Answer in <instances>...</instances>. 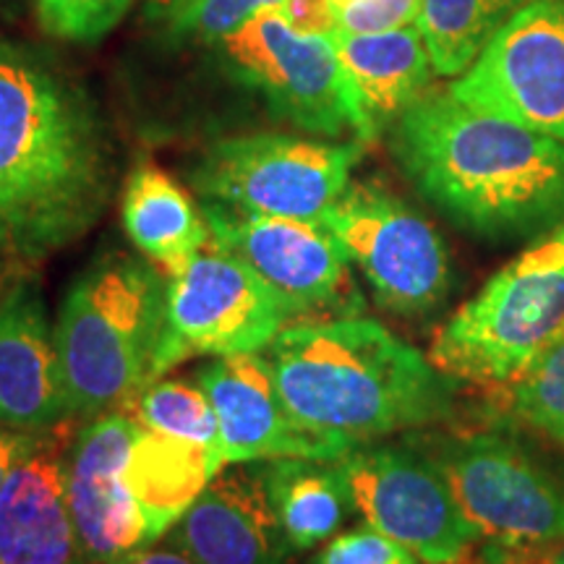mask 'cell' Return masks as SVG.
Here are the masks:
<instances>
[{"label": "cell", "mask_w": 564, "mask_h": 564, "mask_svg": "<svg viewBox=\"0 0 564 564\" xmlns=\"http://www.w3.org/2000/svg\"><path fill=\"white\" fill-rule=\"evenodd\" d=\"M110 188V144L84 89L0 37V262L32 270L68 249Z\"/></svg>", "instance_id": "1"}, {"label": "cell", "mask_w": 564, "mask_h": 564, "mask_svg": "<svg viewBox=\"0 0 564 564\" xmlns=\"http://www.w3.org/2000/svg\"><path fill=\"white\" fill-rule=\"evenodd\" d=\"M392 152L408 181L478 238L512 241L564 225L562 141L449 89H429L392 123Z\"/></svg>", "instance_id": "2"}, {"label": "cell", "mask_w": 564, "mask_h": 564, "mask_svg": "<svg viewBox=\"0 0 564 564\" xmlns=\"http://www.w3.org/2000/svg\"><path fill=\"white\" fill-rule=\"evenodd\" d=\"M264 358L295 419L352 447L453 413V379L364 316L291 324Z\"/></svg>", "instance_id": "3"}, {"label": "cell", "mask_w": 564, "mask_h": 564, "mask_svg": "<svg viewBox=\"0 0 564 564\" xmlns=\"http://www.w3.org/2000/svg\"><path fill=\"white\" fill-rule=\"evenodd\" d=\"M167 282L147 259L110 253L70 282L55 319L68 419L129 408L152 384Z\"/></svg>", "instance_id": "4"}, {"label": "cell", "mask_w": 564, "mask_h": 564, "mask_svg": "<svg viewBox=\"0 0 564 564\" xmlns=\"http://www.w3.org/2000/svg\"><path fill=\"white\" fill-rule=\"evenodd\" d=\"M564 340V225L497 270L436 333L429 361L453 382L505 387Z\"/></svg>", "instance_id": "5"}, {"label": "cell", "mask_w": 564, "mask_h": 564, "mask_svg": "<svg viewBox=\"0 0 564 564\" xmlns=\"http://www.w3.org/2000/svg\"><path fill=\"white\" fill-rule=\"evenodd\" d=\"M364 141H319L291 133H246L212 144L192 183L204 204L267 217L319 223L350 186Z\"/></svg>", "instance_id": "6"}, {"label": "cell", "mask_w": 564, "mask_h": 564, "mask_svg": "<svg viewBox=\"0 0 564 564\" xmlns=\"http://www.w3.org/2000/svg\"><path fill=\"white\" fill-rule=\"evenodd\" d=\"M319 223L387 312L421 316L447 301L453 288L447 246L426 217L387 188L350 183Z\"/></svg>", "instance_id": "7"}, {"label": "cell", "mask_w": 564, "mask_h": 564, "mask_svg": "<svg viewBox=\"0 0 564 564\" xmlns=\"http://www.w3.org/2000/svg\"><path fill=\"white\" fill-rule=\"evenodd\" d=\"M291 316L272 288L220 246L207 243L167 280L165 324L152 382L194 356H241L270 348Z\"/></svg>", "instance_id": "8"}, {"label": "cell", "mask_w": 564, "mask_h": 564, "mask_svg": "<svg viewBox=\"0 0 564 564\" xmlns=\"http://www.w3.org/2000/svg\"><path fill=\"white\" fill-rule=\"evenodd\" d=\"M432 457L478 539L502 549H549L564 539V484L497 434L440 440Z\"/></svg>", "instance_id": "9"}, {"label": "cell", "mask_w": 564, "mask_h": 564, "mask_svg": "<svg viewBox=\"0 0 564 564\" xmlns=\"http://www.w3.org/2000/svg\"><path fill=\"white\" fill-rule=\"evenodd\" d=\"M228 74L257 89L274 116L319 137L358 139V112L337 58L333 34L295 32L280 9L257 13L220 42Z\"/></svg>", "instance_id": "10"}, {"label": "cell", "mask_w": 564, "mask_h": 564, "mask_svg": "<svg viewBox=\"0 0 564 564\" xmlns=\"http://www.w3.org/2000/svg\"><path fill=\"white\" fill-rule=\"evenodd\" d=\"M352 510L423 564H463L478 535L432 457L413 447L358 444L340 457Z\"/></svg>", "instance_id": "11"}, {"label": "cell", "mask_w": 564, "mask_h": 564, "mask_svg": "<svg viewBox=\"0 0 564 564\" xmlns=\"http://www.w3.org/2000/svg\"><path fill=\"white\" fill-rule=\"evenodd\" d=\"M449 91L564 144V0H525Z\"/></svg>", "instance_id": "12"}, {"label": "cell", "mask_w": 564, "mask_h": 564, "mask_svg": "<svg viewBox=\"0 0 564 564\" xmlns=\"http://www.w3.org/2000/svg\"><path fill=\"white\" fill-rule=\"evenodd\" d=\"M212 238L249 264L278 295L291 319L301 316H352L361 306L350 280V259L337 238L314 220L249 215L204 204Z\"/></svg>", "instance_id": "13"}, {"label": "cell", "mask_w": 564, "mask_h": 564, "mask_svg": "<svg viewBox=\"0 0 564 564\" xmlns=\"http://www.w3.org/2000/svg\"><path fill=\"white\" fill-rule=\"evenodd\" d=\"M196 379L217 413L225 465L280 457L340 460L356 449L295 419L274 384L270 361L259 352L215 358Z\"/></svg>", "instance_id": "14"}, {"label": "cell", "mask_w": 564, "mask_h": 564, "mask_svg": "<svg viewBox=\"0 0 564 564\" xmlns=\"http://www.w3.org/2000/svg\"><path fill=\"white\" fill-rule=\"evenodd\" d=\"M141 423L121 408L87 421L68 449V507L89 564H112L152 546L123 468Z\"/></svg>", "instance_id": "15"}, {"label": "cell", "mask_w": 564, "mask_h": 564, "mask_svg": "<svg viewBox=\"0 0 564 564\" xmlns=\"http://www.w3.org/2000/svg\"><path fill=\"white\" fill-rule=\"evenodd\" d=\"M70 442L63 423L42 432L11 470L0 491V564H89L68 507Z\"/></svg>", "instance_id": "16"}, {"label": "cell", "mask_w": 564, "mask_h": 564, "mask_svg": "<svg viewBox=\"0 0 564 564\" xmlns=\"http://www.w3.org/2000/svg\"><path fill=\"white\" fill-rule=\"evenodd\" d=\"M196 564H288L293 552L253 463H236L207 484L167 531Z\"/></svg>", "instance_id": "17"}, {"label": "cell", "mask_w": 564, "mask_h": 564, "mask_svg": "<svg viewBox=\"0 0 564 564\" xmlns=\"http://www.w3.org/2000/svg\"><path fill=\"white\" fill-rule=\"evenodd\" d=\"M68 421L55 324L37 288L21 280L0 301V429L40 434Z\"/></svg>", "instance_id": "18"}, {"label": "cell", "mask_w": 564, "mask_h": 564, "mask_svg": "<svg viewBox=\"0 0 564 564\" xmlns=\"http://www.w3.org/2000/svg\"><path fill=\"white\" fill-rule=\"evenodd\" d=\"M337 58L358 112V141L371 144L429 91L434 66L419 26L379 32L333 34Z\"/></svg>", "instance_id": "19"}, {"label": "cell", "mask_w": 564, "mask_h": 564, "mask_svg": "<svg viewBox=\"0 0 564 564\" xmlns=\"http://www.w3.org/2000/svg\"><path fill=\"white\" fill-rule=\"evenodd\" d=\"M223 468L225 457L217 449L139 429L126 460L123 481L144 514L152 544L178 523Z\"/></svg>", "instance_id": "20"}, {"label": "cell", "mask_w": 564, "mask_h": 564, "mask_svg": "<svg viewBox=\"0 0 564 564\" xmlns=\"http://www.w3.org/2000/svg\"><path fill=\"white\" fill-rule=\"evenodd\" d=\"M123 228L165 280L178 278L209 243L212 230L186 188L154 165H139L123 188Z\"/></svg>", "instance_id": "21"}, {"label": "cell", "mask_w": 564, "mask_h": 564, "mask_svg": "<svg viewBox=\"0 0 564 564\" xmlns=\"http://www.w3.org/2000/svg\"><path fill=\"white\" fill-rule=\"evenodd\" d=\"M293 552L327 541L352 510L340 460L280 457L253 463Z\"/></svg>", "instance_id": "22"}, {"label": "cell", "mask_w": 564, "mask_h": 564, "mask_svg": "<svg viewBox=\"0 0 564 564\" xmlns=\"http://www.w3.org/2000/svg\"><path fill=\"white\" fill-rule=\"evenodd\" d=\"M525 0H421L419 26L436 76H460Z\"/></svg>", "instance_id": "23"}, {"label": "cell", "mask_w": 564, "mask_h": 564, "mask_svg": "<svg viewBox=\"0 0 564 564\" xmlns=\"http://www.w3.org/2000/svg\"><path fill=\"white\" fill-rule=\"evenodd\" d=\"M144 429L178 436L204 447L223 453L220 423L202 384H188L181 379L152 382L137 394V400L126 408ZM225 457V455H223Z\"/></svg>", "instance_id": "24"}, {"label": "cell", "mask_w": 564, "mask_h": 564, "mask_svg": "<svg viewBox=\"0 0 564 564\" xmlns=\"http://www.w3.org/2000/svg\"><path fill=\"white\" fill-rule=\"evenodd\" d=\"M507 411L564 449V340L505 384Z\"/></svg>", "instance_id": "25"}, {"label": "cell", "mask_w": 564, "mask_h": 564, "mask_svg": "<svg viewBox=\"0 0 564 564\" xmlns=\"http://www.w3.org/2000/svg\"><path fill=\"white\" fill-rule=\"evenodd\" d=\"M133 0H37L47 34L70 42H97L121 24Z\"/></svg>", "instance_id": "26"}, {"label": "cell", "mask_w": 564, "mask_h": 564, "mask_svg": "<svg viewBox=\"0 0 564 564\" xmlns=\"http://www.w3.org/2000/svg\"><path fill=\"white\" fill-rule=\"evenodd\" d=\"M285 0H192L178 17L167 21L175 37H192L207 45H220L230 34L257 17L280 9Z\"/></svg>", "instance_id": "27"}, {"label": "cell", "mask_w": 564, "mask_h": 564, "mask_svg": "<svg viewBox=\"0 0 564 564\" xmlns=\"http://www.w3.org/2000/svg\"><path fill=\"white\" fill-rule=\"evenodd\" d=\"M312 564H421L415 556L400 546L398 541L387 539L384 533L373 531L371 525L358 531L343 533L329 541Z\"/></svg>", "instance_id": "28"}, {"label": "cell", "mask_w": 564, "mask_h": 564, "mask_svg": "<svg viewBox=\"0 0 564 564\" xmlns=\"http://www.w3.org/2000/svg\"><path fill=\"white\" fill-rule=\"evenodd\" d=\"M421 0H350L337 9V30L348 34H379L413 26Z\"/></svg>", "instance_id": "29"}, {"label": "cell", "mask_w": 564, "mask_h": 564, "mask_svg": "<svg viewBox=\"0 0 564 564\" xmlns=\"http://www.w3.org/2000/svg\"><path fill=\"white\" fill-rule=\"evenodd\" d=\"M280 13L295 32L324 34V37L337 32V9L329 0H285Z\"/></svg>", "instance_id": "30"}, {"label": "cell", "mask_w": 564, "mask_h": 564, "mask_svg": "<svg viewBox=\"0 0 564 564\" xmlns=\"http://www.w3.org/2000/svg\"><path fill=\"white\" fill-rule=\"evenodd\" d=\"M40 434L0 429V491H3V486L9 481L11 470L17 468V463L34 447V442H37Z\"/></svg>", "instance_id": "31"}, {"label": "cell", "mask_w": 564, "mask_h": 564, "mask_svg": "<svg viewBox=\"0 0 564 564\" xmlns=\"http://www.w3.org/2000/svg\"><path fill=\"white\" fill-rule=\"evenodd\" d=\"M112 564H196V562L186 552H181L178 546L165 544V546H147L141 549V552H133Z\"/></svg>", "instance_id": "32"}, {"label": "cell", "mask_w": 564, "mask_h": 564, "mask_svg": "<svg viewBox=\"0 0 564 564\" xmlns=\"http://www.w3.org/2000/svg\"><path fill=\"white\" fill-rule=\"evenodd\" d=\"M486 564H549L544 549H502L489 546Z\"/></svg>", "instance_id": "33"}, {"label": "cell", "mask_w": 564, "mask_h": 564, "mask_svg": "<svg viewBox=\"0 0 564 564\" xmlns=\"http://www.w3.org/2000/svg\"><path fill=\"white\" fill-rule=\"evenodd\" d=\"M188 3H192V0H147V11H150L158 21H171L173 17H178Z\"/></svg>", "instance_id": "34"}, {"label": "cell", "mask_w": 564, "mask_h": 564, "mask_svg": "<svg viewBox=\"0 0 564 564\" xmlns=\"http://www.w3.org/2000/svg\"><path fill=\"white\" fill-rule=\"evenodd\" d=\"M544 554H546L549 564H564V539H562V541H556L554 546L544 549Z\"/></svg>", "instance_id": "35"}, {"label": "cell", "mask_w": 564, "mask_h": 564, "mask_svg": "<svg viewBox=\"0 0 564 564\" xmlns=\"http://www.w3.org/2000/svg\"><path fill=\"white\" fill-rule=\"evenodd\" d=\"M6 291H9V282H6V267L0 262V301H3Z\"/></svg>", "instance_id": "36"}, {"label": "cell", "mask_w": 564, "mask_h": 564, "mask_svg": "<svg viewBox=\"0 0 564 564\" xmlns=\"http://www.w3.org/2000/svg\"><path fill=\"white\" fill-rule=\"evenodd\" d=\"M329 3L335 6V9H340V6H345V3H350V0H329Z\"/></svg>", "instance_id": "37"}]
</instances>
